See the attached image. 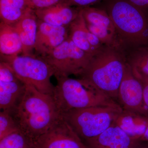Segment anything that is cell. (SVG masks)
I'll return each instance as SVG.
<instances>
[{"mask_svg":"<svg viewBox=\"0 0 148 148\" xmlns=\"http://www.w3.org/2000/svg\"><path fill=\"white\" fill-rule=\"evenodd\" d=\"M10 113L19 129L34 140L47 132L62 116L52 95L27 84L21 102Z\"/></svg>","mask_w":148,"mask_h":148,"instance_id":"cell-1","label":"cell"},{"mask_svg":"<svg viewBox=\"0 0 148 148\" xmlns=\"http://www.w3.org/2000/svg\"><path fill=\"white\" fill-rule=\"evenodd\" d=\"M56 78L57 84L52 96L62 114L71 110L90 107L122 108L116 101L87 80L69 77Z\"/></svg>","mask_w":148,"mask_h":148,"instance_id":"cell-2","label":"cell"},{"mask_svg":"<svg viewBox=\"0 0 148 148\" xmlns=\"http://www.w3.org/2000/svg\"><path fill=\"white\" fill-rule=\"evenodd\" d=\"M125 63L114 47H104L92 57L81 78L87 80L118 103Z\"/></svg>","mask_w":148,"mask_h":148,"instance_id":"cell-3","label":"cell"},{"mask_svg":"<svg viewBox=\"0 0 148 148\" xmlns=\"http://www.w3.org/2000/svg\"><path fill=\"white\" fill-rule=\"evenodd\" d=\"M123 110L99 106L73 110L62 115L82 140L86 141L108 129Z\"/></svg>","mask_w":148,"mask_h":148,"instance_id":"cell-4","label":"cell"},{"mask_svg":"<svg viewBox=\"0 0 148 148\" xmlns=\"http://www.w3.org/2000/svg\"><path fill=\"white\" fill-rule=\"evenodd\" d=\"M1 61L8 63L18 78L26 84L31 85L42 93L53 95L55 86L50 78L54 75V71L40 56H1Z\"/></svg>","mask_w":148,"mask_h":148,"instance_id":"cell-5","label":"cell"},{"mask_svg":"<svg viewBox=\"0 0 148 148\" xmlns=\"http://www.w3.org/2000/svg\"><path fill=\"white\" fill-rule=\"evenodd\" d=\"M109 15L116 31L131 42L148 44V20L138 7L119 1L112 5Z\"/></svg>","mask_w":148,"mask_h":148,"instance_id":"cell-6","label":"cell"},{"mask_svg":"<svg viewBox=\"0 0 148 148\" xmlns=\"http://www.w3.org/2000/svg\"><path fill=\"white\" fill-rule=\"evenodd\" d=\"M77 46L69 37L49 53L40 56L54 71L56 77L80 76L93 57Z\"/></svg>","mask_w":148,"mask_h":148,"instance_id":"cell-7","label":"cell"},{"mask_svg":"<svg viewBox=\"0 0 148 148\" xmlns=\"http://www.w3.org/2000/svg\"><path fill=\"white\" fill-rule=\"evenodd\" d=\"M34 142L36 148H86L63 116Z\"/></svg>","mask_w":148,"mask_h":148,"instance_id":"cell-8","label":"cell"},{"mask_svg":"<svg viewBox=\"0 0 148 148\" xmlns=\"http://www.w3.org/2000/svg\"><path fill=\"white\" fill-rule=\"evenodd\" d=\"M117 102L123 110L139 113L148 116L144 104L143 84L133 75L128 63L119 88Z\"/></svg>","mask_w":148,"mask_h":148,"instance_id":"cell-9","label":"cell"},{"mask_svg":"<svg viewBox=\"0 0 148 148\" xmlns=\"http://www.w3.org/2000/svg\"><path fill=\"white\" fill-rule=\"evenodd\" d=\"M69 27H58L38 19L34 50L43 56L60 45L69 37Z\"/></svg>","mask_w":148,"mask_h":148,"instance_id":"cell-10","label":"cell"},{"mask_svg":"<svg viewBox=\"0 0 148 148\" xmlns=\"http://www.w3.org/2000/svg\"><path fill=\"white\" fill-rule=\"evenodd\" d=\"M85 142L86 148H139L142 144L130 138L114 121L101 134Z\"/></svg>","mask_w":148,"mask_h":148,"instance_id":"cell-11","label":"cell"},{"mask_svg":"<svg viewBox=\"0 0 148 148\" xmlns=\"http://www.w3.org/2000/svg\"><path fill=\"white\" fill-rule=\"evenodd\" d=\"M80 9L62 3L34 10L38 19L41 21L53 26L69 27L78 16Z\"/></svg>","mask_w":148,"mask_h":148,"instance_id":"cell-12","label":"cell"},{"mask_svg":"<svg viewBox=\"0 0 148 148\" xmlns=\"http://www.w3.org/2000/svg\"><path fill=\"white\" fill-rule=\"evenodd\" d=\"M114 122L132 140L140 142L147 128L148 116L136 112L123 110Z\"/></svg>","mask_w":148,"mask_h":148,"instance_id":"cell-13","label":"cell"},{"mask_svg":"<svg viewBox=\"0 0 148 148\" xmlns=\"http://www.w3.org/2000/svg\"><path fill=\"white\" fill-rule=\"evenodd\" d=\"M38 18L34 10L29 11L14 26L18 32L22 44V55L33 56L38 30Z\"/></svg>","mask_w":148,"mask_h":148,"instance_id":"cell-14","label":"cell"},{"mask_svg":"<svg viewBox=\"0 0 148 148\" xmlns=\"http://www.w3.org/2000/svg\"><path fill=\"white\" fill-rule=\"evenodd\" d=\"M26 88V84L19 78L0 81V108L3 110L12 112L21 102Z\"/></svg>","mask_w":148,"mask_h":148,"instance_id":"cell-15","label":"cell"},{"mask_svg":"<svg viewBox=\"0 0 148 148\" xmlns=\"http://www.w3.org/2000/svg\"><path fill=\"white\" fill-rule=\"evenodd\" d=\"M32 9L29 0H0L1 22L14 26Z\"/></svg>","mask_w":148,"mask_h":148,"instance_id":"cell-16","label":"cell"},{"mask_svg":"<svg viewBox=\"0 0 148 148\" xmlns=\"http://www.w3.org/2000/svg\"><path fill=\"white\" fill-rule=\"evenodd\" d=\"M22 51L21 39L14 27L1 22V56H17L20 53H22Z\"/></svg>","mask_w":148,"mask_h":148,"instance_id":"cell-17","label":"cell"},{"mask_svg":"<svg viewBox=\"0 0 148 148\" xmlns=\"http://www.w3.org/2000/svg\"><path fill=\"white\" fill-rule=\"evenodd\" d=\"M69 38L80 49L93 56L98 53L92 48L88 40V29L81 9L78 16L69 25Z\"/></svg>","mask_w":148,"mask_h":148,"instance_id":"cell-18","label":"cell"},{"mask_svg":"<svg viewBox=\"0 0 148 148\" xmlns=\"http://www.w3.org/2000/svg\"><path fill=\"white\" fill-rule=\"evenodd\" d=\"M129 64L134 76L143 84L148 83V47L140 49Z\"/></svg>","mask_w":148,"mask_h":148,"instance_id":"cell-19","label":"cell"},{"mask_svg":"<svg viewBox=\"0 0 148 148\" xmlns=\"http://www.w3.org/2000/svg\"><path fill=\"white\" fill-rule=\"evenodd\" d=\"M81 12L87 24L116 31L111 17L105 11L87 7L81 8Z\"/></svg>","mask_w":148,"mask_h":148,"instance_id":"cell-20","label":"cell"},{"mask_svg":"<svg viewBox=\"0 0 148 148\" xmlns=\"http://www.w3.org/2000/svg\"><path fill=\"white\" fill-rule=\"evenodd\" d=\"M0 148H36L34 140L20 130L0 140Z\"/></svg>","mask_w":148,"mask_h":148,"instance_id":"cell-21","label":"cell"},{"mask_svg":"<svg viewBox=\"0 0 148 148\" xmlns=\"http://www.w3.org/2000/svg\"><path fill=\"white\" fill-rule=\"evenodd\" d=\"M86 24L89 31L98 37L103 44L106 46L115 48L117 46L116 42V32L110 29L98 27L89 24Z\"/></svg>","mask_w":148,"mask_h":148,"instance_id":"cell-22","label":"cell"},{"mask_svg":"<svg viewBox=\"0 0 148 148\" xmlns=\"http://www.w3.org/2000/svg\"><path fill=\"white\" fill-rule=\"evenodd\" d=\"M19 129L11 114L7 111L0 113V140Z\"/></svg>","mask_w":148,"mask_h":148,"instance_id":"cell-23","label":"cell"},{"mask_svg":"<svg viewBox=\"0 0 148 148\" xmlns=\"http://www.w3.org/2000/svg\"><path fill=\"white\" fill-rule=\"evenodd\" d=\"M29 1L32 9L36 10L64 3L66 0H29Z\"/></svg>","mask_w":148,"mask_h":148,"instance_id":"cell-24","label":"cell"},{"mask_svg":"<svg viewBox=\"0 0 148 148\" xmlns=\"http://www.w3.org/2000/svg\"><path fill=\"white\" fill-rule=\"evenodd\" d=\"M101 0H66L64 3L71 6H77L78 8L90 7L91 5Z\"/></svg>","mask_w":148,"mask_h":148,"instance_id":"cell-25","label":"cell"},{"mask_svg":"<svg viewBox=\"0 0 148 148\" xmlns=\"http://www.w3.org/2000/svg\"><path fill=\"white\" fill-rule=\"evenodd\" d=\"M143 84L144 104L148 111V83Z\"/></svg>","mask_w":148,"mask_h":148,"instance_id":"cell-26","label":"cell"},{"mask_svg":"<svg viewBox=\"0 0 148 148\" xmlns=\"http://www.w3.org/2000/svg\"><path fill=\"white\" fill-rule=\"evenodd\" d=\"M128 1L138 7H148V0H128Z\"/></svg>","mask_w":148,"mask_h":148,"instance_id":"cell-27","label":"cell"},{"mask_svg":"<svg viewBox=\"0 0 148 148\" xmlns=\"http://www.w3.org/2000/svg\"><path fill=\"white\" fill-rule=\"evenodd\" d=\"M139 141L141 143L145 142H147L148 144V126L147 130H146L145 134L142 136V138H140Z\"/></svg>","mask_w":148,"mask_h":148,"instance_id":"cell-28","label":"cell"},{"mask_svg":"<svg viewBox=\"0 0 148 148\" xmlns=\"http://www.w3.org/2000/svg\"><path fill=\"white\" fill-rule=\"evenodd\" d=\"M139 148H148V144L147 145H143V143H142V145H141V146H140Z\"/></svg>","mask_w":148,"mask_h":148,"instance_id":"cell-29","label":"cell"}]
</instances>
